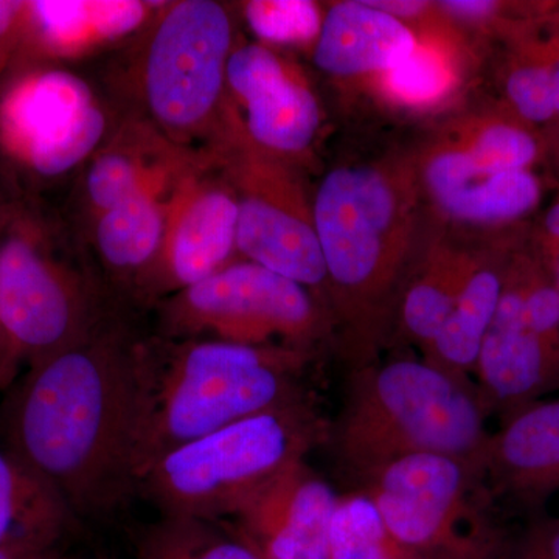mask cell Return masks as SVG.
Listing matches in <instances>:
<instances>
[{
    "label": "cell",
    "mask_w": 559,
    "mask_h": 559,
    "mask_svg": "<svg viewBox=\"0 0 559 559\" xmlns=\"http://www.w3.org/2000/svg\"><path fill=\"white\" fill-rule=\"evenodd\" d=\"M134 331L116 318L31 367L2 406L7 450L60 492L76 520H106L138 496L131 469Z\"/></svg>",
    "instance_id": "cell-1"
},
{
    "label": "cell",
    "mask_w": 559,
    "mask_h": 559,
    "mask_svg": "<svg viewBox=\"0 0 559 559\" xmlns=\"http://www.w3.org/2000/svg\"><path fill=\"white\" fill-rule=\"evenodd\" d=\"M305 353L154 334L134 342L131 469L250 415L305 400Z\"/></svg>",
    "instance_id": "cell-2"
},
{
    "label": "cell",
    "mask_w": 559,
    "mask_h": 559,
    "mask_svg": "<svg viewBox=\"0 0 559 559\" xmlns=\"http://www.w3.org/2000/svg\"><path fill=\"white\" fill-rule=\"evenodd\" d=\"M489 436L468 382L430 362L396 359L353 382L336 443L349 466L377 473L412 454H443L480 468Z\"/></svg>",
    "instance_id": "cell-3"
},
{
    "label": "cell",
    "mask_w": 559,
    "mask_h": 559,
    "mask_svg": "<svg viewBox=\"0 0 559 559\" xmlns=\"http://www.w3.org/2000/svg\"><path fill=\"white\" fill-rule=\"evenodd\" d=\"M62 242L36 201L10 200L0 234V330L28 369L119 318L100 283L73 263Z\"/></svg>",
    "instance_id": "cell-4"
},
{
    "label": "cell",
    "mask_w": 559,
    "mask_h": 559,
    "mask_svg": "<svg viewBox=\"0 0 559 559\" xmlns=\"http://www.w3.org/2000/svg\"><path fill=\"white\" fill-rule=\"evenodd\" d=\"M143 32L135 68L142 119L178 148L205 156L229 124L230 11L215 0L162 3Z\"/></svg>",
    "instance_id": "cell-5"
},
{
    "label": "cell",
    "mask_w": 559,
    "mask_h": 559,
    "mask_svg": "<svg viewBox=\"0 0 559 559\" xmlns=\"http://www.w3.org/2000/svg\"><path fill=\"white\" fill-rule=\"evenodd\" d=\"M322 433L307 399L260 412L168 452L139 480L138 495L162 516L227 520L280 471L304 460Z\"/></svg>",
    "instance_id": "cell-6"
},
{
    "label": "cell",
    "mask_w": 559,
    "mask_h": 559,
    "mask_svg": "<svg viewBox=\"0 0 559 559\" xmlns=\"http://www.w3.org/2000/svg\"><path fill=\"white\" fill-rule=\"evenodd\" d=\"M109 132L108 110L70 70L21 62L0 76V183L16 187L13 200L80 168Z\"/></svg>",
    "instance_id": "cell-7"
},
{
    "label": "cell",
    "mask_w": 559,
    "mask_h": 559,
    "mask_svg": "<svg viewBox=\"0 0 559 559\" xmlns=\"http://www.w3.org/2000/svg\"><path fill=\"white\" fill-rule=\"evenodd\" d=\"M157 334L305 353L322 333L311 290L252 261L237 260L156 305Z\"/></svg>",
    "instance_id": "cell-8"
},
{
    "label": "cell",
    "mask_w": 559,
    "mask_h": 559,
    "mask_svg": "<svg viewBox=\"0 0 559 559\" xmlns=\"http://www.w3.org/2000/svg\"><path fill=\"white\" fill-rule=\"evenodd\" d=\"M209 157L221 165L237 191L241 260L307 289L323 285L329 277L312 215L285 170L253 148L237 124H230Z\"/></svg>",
    "instance_id": "cell-9"
},
{
    "label": "cell",
    "mask_w": 559,
    "mask_h": 559,
    "mask_svg": "<svg viewBox=\"0 0 559 559\" xmlns=\"http://www.w3.org/2000/svg\"><path fill=\"white\" fill-rule=\"evenodd\" d=\"M237 235L234 183L219 164L202 157L173 193L159 253L135 283L132 299L157 305L223 271L240 260Z\"/></svg>",
    "instance_id": "cell-10"
},
{
    "label": "cell",
    "mask_w": 559,
    "mask_h": 559,
    "mask_svg": "<svg viewBox=\"0 0 559 559\" xmlns=\"http://www.w3.org/2000/svg\"><path fill=\"white\" fill-rule=\"evenodd\" d=\"M471 463L443 454L393 460L370 476L366 492L393 538L423 559H499L460 533Z\"/></svg>",
    "instance_id": "cell-11"
},
{
    "label": "cell",
    "mask_w": 559,
    "mask_h": 559,
    "mask_svg": "<svg viewBox=\"0 0 559 559\" xmlns=\"http://www.w3.org/2000/svg\"><path fill=\"white\" fill-rule=\"evenodd\" d=\"M311 215L326 277L345 293H373L385 277L388 241L399 218L385 176L374 168H336L320 182Z\"/></svg>",
    "instance_id": "cell-12"
},
{
    "label": "cell",
    "mask_w": 559,
    "mask_h": 559,
    "mask_svg": "<svg viewBox=\"0 0 559 559\" xmlns=\"http://www.w3.org/2000/svg\"><path fill=\"white\" fill-rule=\"evenodd\" d=\"M337 500L329 481L297 460L246 499L226 527L261 559H329Z\"/></svg>",
    "instance_id": "cell-13"
},
{
    "label": "cell",
    "mask_w": 559,
    "mask_h": 559,
    "mask_svg": "<svg viewBox=\"0 0 559 559\" xmlns=\"http://www.w3.org/2000/svg\"><path fill=\"white\" fill-rule=\"evenodd\" d=\"M226 86L229 105L245 109V119L231 116L253 148L277 156L310 148L320 127L318 100L270 47L242 44L234 49Z\"/></svg>",
    "instance_id": "cell-14"
},
{
    "label": "cell",
    "mask_w": 559,
    "mask_h": 559,
    "mask_svg": "<svg viewBox=\"0 0 559 559\" xmlns=\"http://www.w3.org/2000/svg\"><path fill=\"white\" fill-rule=\"evenodd\" d=\"M474 371L485 409L502 411L507 417L559 388V353L539 340L524 320L520 264L507 274Z\"/></svg>",
    "instance_id": "cell-15"
},
{
    "label": "cell",
    "mask_w": 559,
    "mask_h": 559,
    "mask_svg": "<svg viewBox=\"0 0 559 559\" xmlns=\"http://www.w3.org/2000/svg\"><path fill=\"white\" fill-rule=\"evenodd\" d=\"M202 159L168 142L142 117L124 121L91 157L81 200L92 216L182 179Z\"/></svg>",
    "instance_id": "cell-16"
},
{
    "label": "cell",
    "mask_w": 559,
    "mask_h": 559,
    "mask_svg": "<svg viewBox=\"0 0 559 559\" xmlns=\"http://www.w3.org/2000/svg\"><path fill=\"white\" fill-rule=\"evenodd\" d=\"M146 2H25L24 36L14 64H58L143 32L159 7Z\"/></svg>",
    "instance_id": "cell-17"
},
{
    "label": "cell",
    "mask_w": 559,
    "mask_h": 559,
    "mask_svg": "<svg viewBox=\"0 0 559 559\" xmlns=\"http://www.w3.org/2000/svg\"><path fill=\"white\" fill-rule=\"evenodd\" d=\"M480 468L527 506L559 491V399L536 401L507 417L503 428L489 437Z\"/></svg>",
    "instance_id": "cell-18"
},
{
    "label": "cell",
    "mask_w": 559,
    "mask_h": 559,
    "mask_svg": "<svg viewBox=\"0 0 559 559\" xmlns=\"http://www.w3.org/2000/svg\"><path fill=\"white\" fill-rule=\"evenodd\" d=\"M430 193L452 218L507 224L538 207L543 189L530 170L481 175L468 151L437 154L426 168Z\"/></svg>",
    "instance_id": "cell-19"
},
{
    "label": "cell",
    "mask_w": 559,
    "mask_h": 559,
    "mask_svg": "<svg viewBox=\"0 0 559 559\" xmlns=\"http://www.w3.org/2000/svg\"><path fill=\"white\" fill-rule=\"evenodd\" d=\"M417 47L414 33L367 2H341L322 21L314 62L333 75L389 72Z\"/></svg>",
    "instance_id": "cell-20"
},
{
    "label": "cell",
    "mask_w": 559,
    "mask_h": 559,
    "mask_svg": "<svg viewBox=\"0 0 559 559\" xmlns=\"http://www.w3.org/2000/svg\"><path fill=\"white\" fill-rule=\"evenodd\" d=\"M76 518L49 481L9 450H0V551L44 554Z\"/></svg>",
    "instance_id": "cell-21"
},
{
    "label": "cell",
    "mask_w": 559,
    "mask_h": 559,
    "mask_svg": "<svg viewBox=\"0 0 559 559\" xmlns=\"http://www.w3.org/2000/svg\"><path fill=\"white\" fill-rule=\"evenodd\" d=\"M179 180L143 191L92 219L102 263L130 294L159 253Z\"/></svg>",
    "instance_id": "cell-22"
},
{
    "label": "cell",
    "mask_w": 559,
    "mask_h": 559,
    "mask_svg": "<svg viewBox=\"0 0 559 559\" xmlns=\"http://www.w3.org/2000/svg\"><path fill=\"white\" fill-rule=\"evenodd\" d=\"M507 275L496 270L471 274L460 289L450 318L439 336L429 345L433 366L460 381L466 371L476 369L477 358L489 325L498 311Z\"/></svg>",
    "instance_id": "cell-23"
},
{
    "label": "cell",
    "mask_w": 559,
    "mask_h": 559,
    "mask_svg": "<svg viewBox=\"0 0 559 559\" xmlns=\"http://www.w3.org/2000/svg\"><path fill=\"white\" fill-rule=\"evenodd\" d=\"M138 559H261L218 522L162 516L140 532Z\"/></svg>",
    "instance_id": "cell-24"
},
{
    "label": "cell",
    "mask_w": 559,
    "mask_h": 559,
    "mask_svg": "<svg viewBox=\"0 0 559 559\" xmlns=\"http://www.w3.org/2000/svg\"><path fill=\"white\" fill-rule=\"evenodd\" d=\"M329 559H423L401 546L374 506L364 495L337 500L331 520Z\"/></svg>",
    "instance_id": "cell-25"
},
{
    "label": "cell",
    "mask_w": 559,
    "mask_h": 559,
    "mask_svg": "<svg viewBox=\"0 0 559 559\" xmlns=\"http://www.w3.org/2000/svg\"><path fill=\"white\" fill-rule=\"evenodd\" d=\"M466 151L481 175H498L530 170L543 153V142L525 121H496Z\"/></svg>",
    "instance_id": "cell-26"
},
{
    "label": "cell",
    "mask_w": 559,
    "mask_h": 559,
    "mask_svg": "<svg viewBox=\"0 0 559 559\" xmlns=\"http://www.w3.org/2000/svg\"><path fill=\"white\" fill-rule=\"evenodd\" d=\"M246 21L259 38L283 46L318 39L322 14L307 0H257L245 9Z\"/></svg>",
    "instance_id": "cell-27"
},
{
    "label": "cell",
    "mask_w": 559,
    "mask_h": 559,
    "mask_svg": "<svg viewBox=\"0 0 559 559\" xmlns=\"http://www.w3.org/2000/svg\"><path fill=\"white\" fill-rule=\"evenodd\" d=\"M390 94L407 105H428L439 100L450 86L447 62L428 47H415L396 68L385 72Z\"/></svg>",
    "instance_id": "cell-28"
},
{
    "label": "cell",
    "mask_w": 559,
    "mask_h": 559,
    "mask_svg": "<svg viewBox=\"0 0 559 559\" xmlns=\"http://www.w3.org/2000/svg\"><path fill=\"white\" fill-rule=\"evenodd\" d=\"M506 92L514 114L525 123L543 124L557 120L550 72L539 49L535 51V57L510 70Z\"/></svg>",
    "instance_id": "cell-29"
},
{
    "label": "cell",
    "mask_w": 559,
    "mask_h": 559,
    "mask_svg": "<svg viewBox=\"0 0 559 559\" xmlns=\"http://www.w3.org/2000/svg\"><path fill=\"white\" fill-rule=\"evenodd\" d=\"M463 283L454 285L428 278L412 286L404 299L403 320L415 340L430 345L439 336L450 318Z\"/></svg>",
    "instance_id": "cell-30"
},
{
    "label": "cell",
    "mask_w": 559,
    "mask_h": 559,
    "mask_svg": "<svg viewBox=\"0 0 559 559\" xmlns=\"http://www.w3.org/2000/svg\"><path fill=\"white\" fill-rule=\"evenodd\" d=\"M522 311L530 330L559 353V286L554 274L520 264Z\"/></svg>",
    "instance_id": "cell-31"
},
{
    "label": "cell",
    "mask_w": 559,
    "mask_h": 559,
    "mask_svg": "<svg viewBox=\"0 0 559 559\" xmlns=\"http://www.w3.org/2000/svg\"><path fill=\"white\" fill-rule=\"evenodd\" d=\"M25 2L0 0V76L16 61L24 36Z\"/></svg>",
    "instance_id": "cell-32"
},
{
    "label": "cell",
    "mask_w": 559,
    "mask_h": 559,
    "mask_svg": "<svg viewBox=\"0 0 559 559\" xmlns=\"http://www.w3.org/2000/svg\"><path fill=\"white\" fill-rule=\"evenodd\" d=\"M546 559H559V521L536 525L527 536Z\"/></svg>",
    "instance_id": "cell-33"
},
{
    "label": "cell",
    "mask_w": 559,
    "mask_h": 559,
    "mask_svg": "<svg viewBox=\"0 0 559 559\" xmlns=\"http://www.w3.org/2000/svg\"><path fill=\"white\" fill-rule=\"evenodd\" d=\"M440 5L454 16L465 20H485L499 9V3L491 0H448Z\"/></svg>",
    "instance_id": "cell-34"
},
{
    "label": "cell",
    "mask_w": 559,
    "mask_h": 559,
    "mask_svg": "<svg viewBox=\"0 0 559 559\" xmlns=\"http://www.w3.org/2000/svg\"><path fill=\"white\" fill-rule=\"evenodd\" d=\"M367 3L400 21L403 17L418 16L428 7V3L419 2V0H370Z\"/></svg>",
    "instance_id": "cell-35"
},
{
    "label": "cell",
    "mask_w": 559,
    "mask_h": 559,
    "mask_svg": "<svg viewBox=\"0 0 559 559\" xmlns=\"http://www.w3.org/2000/svg\"><path fill=\"white\" fill-rule=\"evenodd\" d=\"M539 51L550 72L551 95H554L555 110H557V119H559V39L551 40Z\"/></svg>",
    "instance_id": "cell-36"
},
{
    "label": "cell",
    "mask_w": 559,
    "mask_h": 559,
    "mask_svg": "<svg viewBox=\"0 0 559 559\" xmlns=\"http://www.w3.org/2000/svg\"><path fill=\"white\" fill-rule=\"evenodd\" d=\"M20 360L11 352L9 342L0 330V389H7L20 371Z\"/></svg>",
    "instance_id": "cell-37"
},
{
    "label": "cell",
    "mask_w": 559,
    "mask_h": 559,
    "mask_svg": "<svg viewBox=\"0 0 559 559\" xmlns=\"http://www.w3.org/2000/svg\"><path fill=\"white\" fill-rule=\"evenodd\" d=\"M500 559H546L528 538L518 547L516 550L506 549L503 550Z\"/></svg>",
    "instance_id": "cell-38"
},
{
    "label": "cell",
    "mask_w": 559,
    "mask_h": 559,
    "mask_svg": "<svg viewBox=\"0 0 559 559\" xmlns=\"http://www.w3.org/2000/svg\"><path fill=\"white\" fill-rule=\"evenodd\" d=\"M544 230H546L547 237L555 242L551 246H559V202L547 212L546 218H544Z\"/></svg>",
    "instance_id": "cell-39"
},
{
    "label": "cell",
    "mask_w": 559,
    "mask_h": 559,
    "mask_svg": "<svg viewBox=\"0 0 559 559\" xmlns=\"http://www.w3.org/2000/svg\"><path fill=\"white\" fill-rule=\"evenodd\" d=\"M47 554H50V551H46V554H33V551H0V559H39Z\"/></svg>",
    "instance_id": "cell-40"
},
{
    "label": "cell",
    "mask_w": 559,
    "mask_h": 559,
    "mask_svg": "<svg viewBox=\"0 0 559 559\" xmlns=\"http://www.w3.org/2000/svg\"><path fill=\"white\" fill-rule=\"evenodd\" d=\"M551 255V274H554L555 280H557L559 286V246H551L550 249Z\"/></svg>",
    "instance_id": "cell-41"
},
{
    "label": "cell",
    "mask_w": 559,
    "mask_h": 559,
    "mask_svg": "<svg viewBox=\"0 0 559 559\" xmlns=\"http://www.w3.org/2000/svg\"><path fill=\"white\" fill-rule=\"evenodd\" d=\"M39 559H76V558L64 557V555H62L60 550H53V551H50V554L44 555V557L39 558Z\"/></svg>",
    "instance_id": "cell-42"
},
{
    "label": "cell",
    "mask_w": 559,
    "mask_h": 559,
    "mask_svg": "<svg viewBox=\"0 0 559 559\" xmlns=\"http://www.w3.org/2000/svg\"><path fill=\"white\" fill-rule=\"evenodd\" d=\"M7 200H9V198H7L5 194L2 193V183H0V204H2V202Z\"/></svg>",
    "instance_id": "cell-43"
},
{
    "label": "cell",
    "mask_w": 559,
    "mask_h": 559,
    "mask_svg": "<svg viewBox=\"0 0 559 559\" xmlns=\"http://www.w3.org/2000/svg\"><path fill=\"white\" fill-rule=\"evenodd\" d=\"M557 140H558L557 145H558V150H559V131H558V139Z\"/></svg>",
    "instance_id": "cell-44"
}]
</instances>
